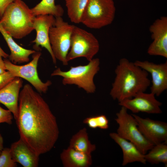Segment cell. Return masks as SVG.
Segmentation results:
<instances>
[{
  "mask_svg": "<svg viewBox=\"0 0 167 167\" xmlns=\"http://www.w3.org/2000/svg\"><path fill=\"white\" fill-rule=\"evenodd\" d=\"M15 120L20 138L37 154L54 147L59 135L56 118L40 93L29 84L20 92Z\"/></svg>",
  "mask_w": 167,
  "mask_h": 167,
  "instance_id": "1",
  "label": "cell"
},
{
  "mask_svg": "<svg viewBox=\"0 0 167 167\" xmlns=\"http://www.w3.org/2000/svg\"><path fill=\"white\" fill-rule=\"evenodd\" d=\"M115 72L110 95L119 102L145 92L151 84L148 72L126 58L120 60Z\"/></svg>",
  "mask_w": 167,
  "mask_h": 167,
  "instance_id": "2",
  "label": "cell"
},
{
  "mask_svg": "<svg viewBox=\"0 0 167 167\" xmlns=\"http://www.w3.org/2000/svg\"><path fill=\"white\" fill-rule=\"evenodd\" d=\"M35 16L26 4L22 0H14L6 8L0 19V24L13 38L20 39L33 30Z\"/></svg>",
  "mask_w": 167,
  "mask_h": 167,
  "instance_id": "3",
  "label": "cell"
},
{
  "mask_svg": "<svg viewBox=\"0 0 167 167\" xmlns=\"http://www.w3.org/2000/svg\"><path fill=\"white\" fill-rule=\"evenodd\" d=\"M100 64L99 59L93 58L87 65L71 66L66 71L57 68L51 73V76L62 77L63 85L74 84L88 93H92L96 91L94 78L99 71Z\"/></svg>",
  "mask_w": 167,
  "mask_h": 167,
  "instance_id": "4",
  "label": "cell"
},
{
  "mask_svg": "<svg viewBox=\"0 0 167 167\" xmlns=\"http://www.w3.org/2000/svg\"><path fill=\"white\" fill-rule=\"evenodd\" d=\"M115 11L113 0H88L80 23L91 29H100L112 23Z\"/></svg>",
  "mask_w": 167,
  "mask_h": 167,
  "instance_id": "5",
  "label": "cell"
},
{
  "mask_svg": "<svg viewBox=\"0 0 167 167\" xmlns=\"http://www.w3.org/2000/svg\"><path fill=\"white\" fill-rule=\"evenodd\" d=\"M116 116L115 120L118 125L117 133L133 143L143 154H146L154 145L142 133L134 117L129 114L127 109L123 106H121Z\"/></svg>",
  "mask_w": 167,
  "mask_h": 167,
  "instance_id": "6",
  "label": "cell"
},
{
  "mask_svg": "<svg viewBox=\"0 0 167 167\" xmlns=\"http://www.w3.org/2000/svg\"><path fill=\"white\" fill-rule=\"evenodd\" d=\"M55 18V24L49 31V42L55 58L63 65H67L68 62L66 58L71 47V35L75 25L65 21L62 17Z\"/></svg>",
  "mask_w": 167,
  "mask_h": 167,
  "instance_id": "7",
  "label": "cell"
},
{
  "mask_svg": "<svg viewBox=\"0 0 167 167\" xmlns=\"http://www.w3.org/2000/svg\"><path fill=\"white\" fill-rule=\"evenodd\" d=\"M100 49L98 41L92 33L75 25L71 35V47L67 56L68 62L84 57L89 61Z\"/></svg>",
  "mask_w": 167,
  "mask_h": 167,
  "instance_id": "8",
  "label": "cell"
},
{
  "mask_svg": "<svg viewBox=\"0 0 167 167\" xmlns=\"http://www.w3.org/2000/svg\"><path fill=\"white\" fill-rule=\"evenodd\" d=\"M32 59L28 63L18 65L5 59L4 61L6 71H10L15 77L24 79L28 81L40 93H45L52 84L51 81L43 82L39 78L37 66L41 53L36 52L33 54Z\"/></svg>",
  "mask_w": 167,
  "mask_h": 167,
  "instance_id": "9",
  "label": "cell"
},
{
  "mask_svg": "<svg viewBox=\"0 0 167 167\" xmlns=\"http://www.w3.org/2000/svg\"><path fill=\"white\" fill-rule=\"evenodd\" d=\"M119 105L134 113L142 112L149 114H160L162 113L160 108L162 103L156 100L155 96L151 92H139L131 98L119 102Z\"/></svg>",
  "mask_w": 167,
  "mask_h": 167,
  "instance_id": "10",
  "label": "cell"
},
{
  "mask_svg": "<svg viewBox=\"0 0 167 167\" xmlns=\"http://www.w3.org/2000/svg\"><path fill=\"white\" fill-rule=\"evenodd\" d=\"M149 30L153 41L147 50L151 55L167 58V17L162 16L151 25Z\"/></svg>",
  "mask_w": 167,
  "mask_h": 167,
  "instance_id": "11",
  "label": "cell"
},
{
  "mask_svg": "<svg viewBox=\"0 0 167 167\" xmlns=\"http://www.w3.org/2000/svg\"><path fill=\"white\" fill-rule=\"evenodd\" d=\"M55 22V17L51 15L36 16L33 27L36 32V36L32 42L35 43L33 48L35 50H39L40 46L46 49L50 54L54 63L56 64L57 59L52 50L49 37L50 29L54 25Z\"/></svg>",
  "mask_w": 167,
  "mask_h": 167,
  "instance_id": "12",
  "label": "cell"
},
{
  "mask_svg": "<svg viewBox=\"0 0 167 167\" xmlns=\"http://www.w3.org/2000/svg\"><path fill=\"white\" fill-rule=\"evenodd\" d=\"M134 63L151 74L152 78L151 92L158 96L167 89V61L156 64L148 61L136 60Z\"/></svg>",
  "mask_w": 167,
  "mask_h": 167,
  "instance_id": "13",
  "label": "cell"
},
{
  "mask_svg": "<svg viewBox=\"0 0 167 167\" xmlns=\"http://www.w3.org/2000/svg\"><path fill=\"white\" fill-rule=\"evenodd\" d=\"M132 115L144 136L154 145L167 142V123L149 118H143L135 114Z\"/></svg>",
  "mask_w": 167,
  "mask_h": 167,
  "instance_id": "14",
  "label": "cell"
},
{
  "mask_svg": "<svg viewBox=\"0 0 167 167\" xmlns=\"http://www.w3.org/2000/svg\"><path fill=\"white\" fill-rule=\"evenodd\" d=\"M23 83L22 78L16 77L0 90V103L12 113L15 119L18 115L19 97Z\"/></svg>",
  "mask_w": 167,
  "mask_h": 167,
  "instance_id": "15",
  "label": "cell"
},
{
  "mask_svg": "<svg viewBox=\"0 0 167 167\" xmlns=\"http://www.w3.org/2000/svg\"><path fill=\"white\" fill-rule=\"evenodd\" d=\"M10 151L13 159L24 167H37L39 155L32 150L21 139L13 143Z\"/></svg>",
  "mask_w": 167,
  "mask_h": 167,
  "instance_id": "16",
  "label": "cell"
},
{
  "mask_svg": "<svg viewBox=\"0 0 167 167\" xmlns=\"http://www.w3.org/2000/svg\"><path fill=\"white\" fill-rule=\"evenodd\" d=\"M109 136L122 149L123 166L135 162H139L143 164L146 163L144 155L133 143L122 137L117 133H111Z\"/></svg>",
  "mask_w": 167,
  "mask_h": 167,
  "instance_id": "17",
  "label": "cell"
},
{
  "mask_svg": "<svg viewBox=\"0 0 167 167\" xmlns=\"http://www.w3.org/2000/svg\"><path fill=\"white\" fill-rule=\"evenodd\" d=\"M0 32L10 49L11 53L9 55V60L14 64L28 62L29 61V57L36 51L34 50L25 49L18 44L13 37L8 34L0 24Z\"/></svg>",
  "mask_w": 167,
  "mask_h": 167,
  "instance_id": "18",
  "label": "cell"
},
{
  "mask_svg": "<svg viewBox=\"0 0 167 167\" xmlns=\"http://www.w3.org/2000/svg\"><path fill=\"white\" fill-rule=\"evenodd\" d=\"M60 158L65 167H88L92 163L91 154L80 152L70 147L63 151Z\"/></svg>",
  "mask_w": 167,
  "mask_h": 167,
  "instance_id": "19",
  "label": "cell"
},
{
  "mask_svg": "<svg viewBox=\"0 0 167 167\" xmlns=\"http://www.w3.org/2000/svg\"><path fill=\"white\" fill-rule=\"evenodd\" d=\"M69 147L80 152L91 154L96 149V146L89 140L86 128L80 129L71 139Z\"/></svg>",
  "mask_w": 167,
  "mask_h": 167,
  "instance_id": "20",
  "label": "cell"
},
{
  "mask_svg": "<svg viewBox=\"0 0 167 167\" xmlns=\"http://www.w3.org/2000/svg\"><path fill=\"white\" fill-rule=\"evenodd\" d=\"M35 16L40 15H51L54 17H62L64 10L60 5H55V0H42L35 6L31 9Z\"/></svg>",
  "mask_w": 167,
  "mask_h": 167,
  "instance_id": "21",
  "label": "cell"
},
{
  "mask_svg": "<svg viewBox=\"0 0 167 167\" xmlns=\"http://www.w3.org/2000/svg\"><path fill=\"white\" fill-rule=\"evenodd\" d=\"M167 143H162L155 144L150 149L148 153L144 155L146 161L152 164L163 163L167 164Z\"/></svg>",
  "mask_w": 167,
  "mask_h": 167,
  "instance_id": "22",
  "label": "cell"
},
{
  "mask_svg": "<svg viewBox=\"0 0 167 167\" xmlns=\"http://www.w3.org/2000/svg\"><path fill=\"white\" fill-rule=\"evenodd\" d=\"M88 0H65L68 16L74 23H80L82 13Z\"/></svg>",
  "mask_w": 167,
  "mask_h": 167,
  "instance_id": "23",
  "label": "cell"
},
{
  "mask_svg": "<svg viewBox=\"0 0 167 167\" xmlns=\"http://www.w3.org/2000/svg\"><path fill=\"white\" fill-rule=\"evenodd\" d=\"M83 122L93 129L99 128L102 129H106L109 126V121L104 115L87 118L84 119Z\"/></svg>",
  "mask_w": 167,
  "mask_h": 167,
  "instance_id": "24",
  "label": "cell"
},
{
  "mask_svg": "<svg viewBox=\"0 0 167 167\" xmlns=\"http://www.w3.org/2000/svg\"><path fill=\"white\" fill-rule=\"evenodd\" d=\"M17 163L13 159L10 148H3L0 155V167H16Z\"/></svg>",
  "mask_w": 167,
  "mask_h": 167,
  "instance_id": "25",
  "label": "cell"
},
{
  "mask_svg": "<svg viewBox=\"0 0 167 167\" xmlns=\"http://www.w3.org/2000/svg\"><path fill=\"white\" fill-rule=\"evenodd\" d=\"M13 118L12 113L9 110L5 109L0 106V123L11 124Z\"/></svg>",
  "mask_w": 167,
  "mask_h": 167,
  "instance_id": "26",
  "label": "cell"
},
{
  "mask_svg": "<svg viewBox=\"0 0 167 167\" xmlns=\"http://www.w3.org/2000/svg\"><path fill=\"white\" fill-rule=\"evenodd\" d=\"M15 77L10 71H7L0 74V90L13 80Z\"/></svg>",
  "mask_w": 167,
  "mask_h": 167,
  "instance_id": "27",
  "label": "cell"
},
{
  "mask_svg": "<svg viewBox=\"0 0 167 167\" xmlns=\"http://www.w3.org/2000/svg\"><path fill=\"white\" fill-rule=\"evenodd\" d=\"M14 0H0V19L8 6Z\"/></svg>",
  "mask_w": 167,
  "mask_h": 167,
  "instance_id": "28",
  "label": "cell"
},
{
  "mask_svg": "<svg viewBox=\"0 0 167 167\" xmlns=\"http://www.w3.org/2000/svg\"><path fill=\"white\" fill-rule=\"evenodd\" d=\"M4 60L2 57L0 56V74L3 73L6 71Z\"/></svg>",
  "mask_w": 167,
  "mask_h": 167,
  "instance_id": "29",
  "label": "cell"
},
{
  "mask_svg": "<svg viewBox=\"0 0 167 167\" xmlns=\"http://www.w3.org/2000/svg\"><path fill=\"white\" fill-rule=\"evenodd\" d=\"M3 148V137L0 133V155Z\"/></svg>",
  "mask_w": 167,
  "mask_h": 167,
  "instance_id": "30",
  "label": "cell"
},
{
  "mask_svg": "<svg viewBox=\"0 0 167 167\" xmlns=\"http://www.w3.org/2000/svg\"><path fill=\"white\" fill-rule=\"evenodd\" d=\"M0 56L4 58H7L8 57L9 55L6 53L0 47Z\"/></svg>",
  "mask_w": 167,
  "mask_h": 167,
  "instance_id": "31",
  "label": "cell"
}]
</instances>
